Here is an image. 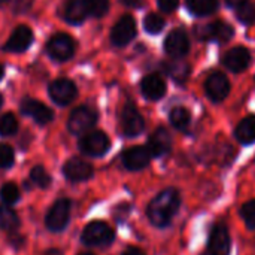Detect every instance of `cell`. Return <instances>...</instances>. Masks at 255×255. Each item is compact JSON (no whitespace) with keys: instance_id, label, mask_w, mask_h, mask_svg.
Returning a JSON list of instances; mask_svg holds the SVG:
<instances>
[{"instance_id":"d4e9b609","label":"cell","mask_w":255,"mask_h":255,"mask_svg":"<svg viewBox=\"0 0 255 255\" xmlns=\"http://www.w3.org/2000/svg\"><path fill=\"white\" fill-rule=\"evenodd\" d=\"M233 34H235V30L227 22L224 21L212 22V40L224 43V42H229L233 37Z\"/></svg>"},{"instance_id":"74e56055","label":"cell","mask_w":255,"mask_h":255,"mask_svg":"<svg viewBox=\"0 0 255 255\" xmlns=\"http://www.w3.org/2000/svg\"><path fill=\"white\" fill-rule=\"evenodd\" d=\"M123 255H145L140 250H137V248H128L126 253Z\"/></svg>"},{"instance_id":"3957f363","label":"cell","mask_w":255,"mask_h":255,"mask_svg":"<svg viewBox=\"0 0 255 255\" xmlns=\"http://www.w3.org/2000/svg\"><path fill=\"white\" fill-rule=\"evenodd\" d=\"M97 112L90 106H79L76 108L67 121V128L72 134H85L91 130L97 123Z\"/></svg>"},{"instance_id":"5bb4252c","label":"cell","mask_w":255,"mask_h":255,"mask_svg":"<svg viewBox=\"0 0 255 255\" xmlns=\"http://www.w3.org/2000/svg\"><path fill=\"white\" fill-rule=\"evenodd\" d=\"M223 63L229 70H232L235 73H241L245 69H248V66H250L251 52L245 46H236V48L230 49L229 52H226V55L223 57Z\"/></svg>"},{"instance_id":"2e32d148","label":"cell","mask_w":255,"mask_h":255,"mask_svg":"<svg viewBox=\"0 0 255 255\" xmlns=\"http://www.w3.org/2000/svg\"><path fill=\"white\" fill-rule=\"evenodd\" d=\"M151 152L146 146H133L123 154V163L128 170H142L151 161Z\"/></svg>"},{"instance_id":"44dd1931","label":"cell","mask_w":255,"mask_h":255,"mask_svg":"<svg viewBox=\"0 0 255 255\" xmlns=\"http://www.w3.org/2000/svg\"><path fill=\"white\" fill-rule=\"evenodd\" d=\"M235 136L236 139L244 143V145H251L255 142V115H248L247 118H244L236 130H235Z\"/></svg>"},{"instance_id":"9a60e30c","label":"cell","mask_w":255,"mask_h":255,"mask_svg":"<svg viewBox=\"0 0 255 255\" xmlns=\"http://www.w3.org/2000/svg\"><path fill=\"white\" fill-rule=\"evenodd\" d=\"M209 253L214 255H229L230 254V236L229 230L224 224H217L209 236L208 242Z\"/></svg>"},{"instance_id":"83f0119b","label":"cell","mask_w":255,"mask_h":255,"mask_svg":"<svg viewBox=\"0 0 255 255\" xmlns=\"http://www.w3.org/2000/svg\"><path fill=\"white\" fill-rule=\"evenodd\" d=\"M143 27L149 34H158L164 28V19L158 13H148L143 19Z\"/></svg>"},{"instance_id":"cb8c5ba5","label":"cell","mask_w":255,"mask_h":255,"mask_svg":"<svg viewBox=\"0 0 255 255\" xmlns=\"http://www.w3.org/2000/svg\"><path fill=\"white\" fill-rule=\"evenodd\" d=\"M169 120L172 123V126L178 130H187L190 123H191V115L190 112L185 109V108H173L170 111V115H169Z\"/></svg>"},{"instance_id":"f35d334b","label":"cell","mask_w":255,"mask_h":255,"mask_svg":"<svg viewBox=\"0 0 255 255\" xmlns=\"http://www.w3.org/2000/svg\"><path fill=\"white\" fill-rule=\"evenodd\" d=\"M127 6H133V7H137V6H142V1L140 0H123Z\"/></svg>"},{"instance_id":"f546056e","label":"cell","mask_w":255,"mask_h":255,"mask_svg":"<svg viewBox=\"0 0 255 255\" xmlns=\"http://www.w3.org/2000/svg\"><path fill=\"white\" fill-rule=\"evenodd\" d=\"M30 178L40 188H48L51 185V176H49V173L42 166L33 167L31 172H30Z\"/></svg>"},{"instance_id":"d590c367","label":"cell","mask_w":255,"mask_h":255,"mask_svg":"<svg viewBox=\"0 0 255 255\" xmlns=\"http://www.w3.org/2000/svg\"><path fill=\"white\" fill-rule=\"evenodd\" d=\"M31 4H33V0H15L13 10L15 13H24L31 7Z\"/></svg>"},{"instance_id":"4dcf8cb0","label":"cell","mask_w":255,"mask_h":255,"mask_svg":"<svg viewBox=\"0 0 255 255\" xmlns=\"http://www.w3.org/2000/svg\"><path fill=\"white\" fill-rule=\"evenodd\" d=\"M0 197L6 205H13L19 199V190L13 182H7L3 185V188L0 191Z\"/></svg>"},{"instance_id":"9c48e42d","label":"cell","mask_w":255,"mask_h":255,"mask_svg":"<svg viewBox=\"0 0 255 255\" xmlns=\"http://www.w3.org/2000/svg\"><path fill=\"white\" fill-rule=\"evenodd\" d=\"M164 51L167 52V55L173 58L185 57L190 51V39L185 30L182 28L172 30L164 40Z\"/></svg>"},{"instance_id":"f6af8a7d","label":"cell","mask_w":255,"mask_h":255,"mask_svg":"<svg viewBox=\"0 0 255 255\" xmlns=\"http://www.w3.org/2000/svg\"><path fill=\"white\" fill-rule=\"evenodd\" d=\"M81 255H93V254H81Z\"/></svg>"},{"instance_id":"ba28073f","label":"cell","mask_w":255,"mask_h":255,"mask_svg":"<svg viewBox=\"0 0 255 255\" xmlns=\"http://www.w3.org/2000/svg\"><path fill=\"white\" fill-rule=\"evenodd\" d=\"M48 93L51 96V99L60 105V106H67L70 105L76 96H78V88L73 84V81L67 79V78H58L55 81H52L49 84Z\"/></svg>"},{"instance_id":"7a4b0ae2","label":"cell","mask_w":255,"mask_h":255,"mask_svg":"<svg viewBox=\"0 0 255 255\" xmlns=\"http://www.w3.org/2000/svg\"><path fill=\"white\" fill-rule=\"evenodd\" d=\"M45 49L51 60L64 63L75 55V40L67 33H57L49 37Z\"/></svg>"},{"instance_id":"603a6c76","label":"cell","mask_w":255,"mask_h":255,"mask_svg":"<svg viewBox=\"0 0 255 255\" xmlns=\"http://www.w3.org/2000/svg\"><path fill=\"white\" fill-rule=\"evenodd\" d=\"M185 3L188 10L197 16L211 15L218 9V0H185Z\"/></svg>"},{"instance_id":"836d02e7","label":"cell","mask_w":255,"mask_h":255,"mask_svg":"<svg viewBox=\"0 0 255 255\" xmlns=\"http://www.w3.org/2000/svg\"><path fill=\"white\" fill-rule=\"evenodd\" d=\"M15 155H13V149L6 145V143H0V167L1 169H7L13 164Z\"/></svg>"},{"instance_id":"b9f144b4","label":"cell","mask_w":255,"mask_h":255,"mask_svg":"<svg viewBox=\"0 0 255 255\" xmlns=\"http://www.w3.org/2000/svg\"><path fill=\"white\" fill-rule=\"evenodd\" d=\"M1 105H3V96L0 94V108H1Z\"/></svg>"},{"instance_id":"1f68e13d","label":"cell","mask_w":255,"mask_h":255,"mask_svg":"<svg viewBox=\"0 0 255 255\" xmlns=\"http://www.w3.org/2000/svg\"><path fill=\"white\" fill-rule=\"evenodd\" d=\"M238 18L244 24H253L255 22V4L253 3H244L238 6Z\"/></svg>"},{"instance_id":"7bdbcfd3","label":"cell","mask_w":255,"mask_h":255,"mask_svg":"<svg viewBox=\"0 0 255 255\" xmlns=\"http://www.w3.org/2000/svg\"><path fill=\"white\" fill-rule=\"evenodd\" d=\"M202 255H214V254H212V253H209V251H208V253H205V254H202Z\"/></svg>"},{"instance_id":"7402d4cb","label":"cell","mask_w":255,"mask_h":255,"mask_svg":"<svg viewBox=\"0 0 255 255\" xmlns=\"http://www.w3.org/2000/svg\"><path fill=\"white\" fill-rule=\"evenodd\" d=\"M164 70L166 73L175 79L176 82L182 84L188 79L190 76V72H191V67L187 61H182V60H172L169 63L164 64Z\"/></svg>"},{"instance_id":"7c38bea8","label":"cell","mask_w":255,"mask_h":255,"mask_svg":"<svg viewBox=\"0 0 255 255\" xmlns=\"http://www.w3.org/2000/svg\"><path fill=\"white\" fill-rule=\"evenodd\" d=\"M33 43V31L30 27L21 24L18 25L12 34L9 36L7 42L4 43L3 46V51H7V52H24L30 48V45Z\"/></svg>"},{"instance_id":"60d3db41","label":"cell","mask_w":255,"mask_h":255,"mask_svg":"<svg viewBox=\"0 0 255 255\" xmlns=\"http://www.w3.org/2000/svg\"><path fill=\"white\" fill-rule=\"evenodd\" d=\"M3 75H4V69H3V66L0 64V79L3 78Z\"/></svg>"},{"instance_id":"30bf717a","label":"cell","mask_w":255,"mask_h":255,"mask_svg":"<svg viewBox=\"0 0 255 255\" xmlns=\"http://www.w3.org/2000/svg\"><path fill=\"white\" fill-rule=\"evenodd\" d=\"M70 217V202L67 199L58 200L48 212L45 224L51 232H60L66 227Z\"/></svg>"},{"instance_id":"5b68a950","label":"cell","mask_w":255,"mask_h":255,"mask_svg":"<svg viewBox=\"0 0 255 255\" xmlns=\"http://www.w3.org/2000/svg\"><path fill=\"white\" fill-rule=\"evenodd\" d=\"M120 124H121V130L127 137H136L139 136L143 128H145V121L143 117L139 114V111L136 109V106L133 103H126L124 108L121 109L120 114Z\"/></svg>"},{"instance_id":"6da1fadb","label":"cell","mask_w":255,"mask_h":255,"mask_svg":"<svg viewBox=\"0 0 255 255\" xmlns=\"http://www.w3.org/2000/svg\"><path fill=\"white\" fill-rule=\"evenodd\" d=\"M181 205L179 193L175 188H166L152 199L148 206V218L157 227H166L178 212Z\"/></svg>"},{"instance_id":"52a82bcc","label":"cell","mask_w":255,"mask_h":255,"mask_svg":"<svg viewBox=\"0 0 255 255\" xmlns=\"http://www.w3.org/2000/svg\"><path fill=\"white\" fill-rule=\"evenodd\" d=\"M136 31H137V28H136L134 18L131 15H124L114 25V28L111 31V42L117 48H124L134 39Z\"/></svg>"},{"instance_id":"8992f818","label":"cell","mask_w":255,"mask_h":255,"mask_svg":"<svg viewBox=\"0 0 255 255\" xmlns=\"http://www.w3.org/2000/svg\"><path fill=\"white\" fill-rule=\"evenodd\" d=\"M109 146H111L109 137L100 130L85 133L79 140V149L90 157H102L103 154L108 152Z\"/></svg>"},{"instance_id":"ee69618b","label":"cell","mask_w":255,"mask_h":255,"mask_svg":"<svg viewBox=\"0 0 255 255\" xmlns=\"http://www.w3.org/2000/svg\"><path fill=\"white\" fill-rule=\"evenodd\" d=\"M4 1H7V0H0V3H4Z\"/></svg>"},{"instance_id":"8fae6325","label":"cell","mask_w":255,"mask_h":255,"mask_svg":"<svg viewBox=\"0 0 255 255\" xmlns=\"http://www.w3.org/2000/svg\"><path fill=\"white\" fill-rule=\"evenodd\" d=\"M21 112L24 115L30 117L34 123H37L40 126H45L54 120L52 109L34 99H24L21 102Z\"/></svg>"},{"instance_id":"4fadbf2b","label":"cell","mask_w":255,"mask_h":255,"mask_svg":"<svg viewBox=\"0 0 255 255\" xmlns=\"http://www.w3.org/2000/svg\"><path fill=\"white\" fill-rule=\"evenodd\" d=\"M205 90H206L208 97L212 102H221L230 93V82H229V79H227V76L224 73L215 72L206 79Z\"/></svg>"},{"instance_id":"8d00e7d4","label":"cell","mask_w":255,"mask_h":255,"mask_svg":"<svg viewBox=\"0 0 255 255\" xmlns=\"http://www.w3.org/2000/svg\"><path fill=\"white\" fill-rule=\"evenodd\" d=\"M248 0H226V3L229 4V6H235V7H238V6H241V4H244V3H247Z\"/></svg>"},{"instance_id":"d6a6232c","label":"cell","mask_w":255,"mask_h":255,"mask_svg":"<svg viewBox=\"0 0 255 255\" xmlns=\"http://www.w3.org/2000/svg\"><path fill=\"white\" fill-rule=\"evenodd\" d=\"M241 215L250 229H255V200L245 203L241 209Z\"/></svg>"},{"instance_id":"4316f807","label":"cell","mask_w":255,"mask_h":255,"mask_svg":"<svg viewBox=\"0 0 255 255\" xmlns=\"http://www.w3.org/2000/svg\"><path fill=\"white\" fill-rule=\"evenodd\" d=\"M18 130V121L13 114L7 112L0 117V136H12Z\"/></svg>"},{"instance_id":"e0dca14e","label":"cell","mask_w":255,"mask_h":255,"mask_svg":"<svg viewBox=\"0 0 255 255\" xmlns=\"http://www.w3.org/2000/svg\"><path fill=\"white\" fill-rule=\"evenodd\" d=\"M63 173L69 181L81 182V181H87L93 176V166L90 163L84 161L82 158H70L63 166Z\"/></svg>"},{"instance_id":"ab89813d","label":"cell","mask_w":255,"mask_h":255,"mask_svg":"<svg viewBox=\"0 0 255 255\" xmlns=\"http://www.w3.org/2000/svg\"><path fill=\"white\" fill-rule=\"evenodd\" d=\"M45 255H63V254H61L58 250H49V251H48Z\"/></svg>"},{"instance_id":"ffe728a7","label":"cell","mask_w":255,"mask_h":255,"mask_svg":"<svg viewBox=\"0 0 255 255\" xmlns=\"http://www.w3.org/2000/svg\"><path fill=\"white\" fill-rule=\"evenodd\" d=\"M63 18L73 25H79L88 16L85 0H66L61 9Z\"/></svg>"},{"instance_id":"484cf974","label":"cell","mask_w":255,"mask_h":255,"mask_svg":"<svg viewBox=\"0 0 255 255\" xmlns=\"http://www.w3.org/2000/svg\"><path fill=\"white\" fill-rule=\"evenodd\" d=\"M18 226H19L18 215L12 209L0 206V229L7 230V232H13L15 229H18Z\"/></svg>"},{"instance_id":"277c9868","label":"cell","mask_w":255,"mask_h":255,"mask_svg":"<svg viewBox=\"0 0 255 255\" xmlns=\"http://www.w3.org/2000/svg\"><path fill=\"white\" fill-rule=\"evenodd\" d=\"M115 238V233L114 230L106 224V223H102V221H94V223H90L84 232H82V242L84 245L87 247H105V245H109Z\"/></svg>"},{"instance_id":"f1b7e54d","label":"cell","mask_w":255,"mask_h":255,"mask_svg":"<svg viewBox=\"0 0 255 255\" xmlns=\"http://www.w3.org/2000/svg\"><path fill=\"white\" fill-rule=\"evenodd\" d=\"M88 15L102 18L108 13L109 10V0H85Z\"/></svg>"},{"instance_id":"ac0fdd59","label":"cell","mask_w":255,"mask_h":255,"mask_svg":"<svg viewBox=\"0 0 255 255\" xmlns=\"http://www.w3.org/2000/svg\"><path fill=\"white\" fill-rule=\"evenodd\" d=\"M140 90H142V94L148 99V100H160L161 97H164L166 94V82L164 79L157 75V73H151V75H146L142 82H140Z\"/></svg>"},{"instance_id":"e575fe53","label":"cell","mask_w":255,"mask_h":255,"mask_svg":"<svg viewBox=\"0 0 255 255\" xmlns=\"http://www.w3.org/2000/svg\"><path fill=\"white\" fill-rule=\"evenodd\" d=\"M179 4V0H158V7L161 12H166V13H170L173 12Z\"/></svg>"},{"instance_id":"d6986e66","label":"cell","mask_w":255,"mask_h":255,"mask_svg":"<svg viewBox=\"0 0 255 255\" xmlns=\"http://www.w3.org/2000/svg\"><path fill=\"white\" fill-rule=\"evenodd\" d=\"M151 152L152 157H161L166 155L170 148H172V137L170 133L164 128V127H158L149 137L148 140V146H146Z\"/></svg>"}]
</instances>
